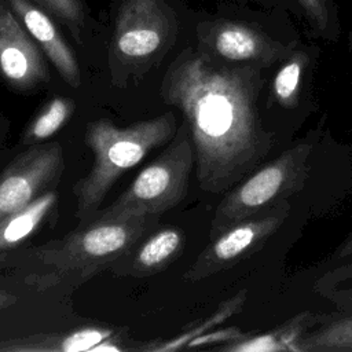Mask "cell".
Here are the masks:
<instances>
[{
    "instance_id": "1",
    "label": "cell",
    "mask_w": 352,
    "mask_h": 352,
    "mask_svg": "<svg viewBox=\"0 0 352 352\" xmlns=\"http://www.w3.org/2000/svg\"><path fill=\"white\" fill-rule=\"evenodd\" d=\"M263 70L186 48L164 73L161 100L184 117L197 182L206 192L231 190L257 169L275 146V136L264 128L258 111Z\"/></svg>"
},
{
    "instance_id": "2",
    "label": "cell",
    "mask_w": 352,
    "mask_h": 352,
    "mask_svg": "<svg viewBox=\"0 0 352 352\" xmlns=\"http://www.w3.org/2000/svg\"><path fill=\"white\" fill-rule=\"evenodd\" d=\"M160 227V214L106 216L95 212L59 239L26 249L32 268L23 282L37 292H73L109 270Z\"/></svg>"
},
{
    "instance_id": "3",
    "label": "cell",
    "mask_w": 352,
    "mask_h": 352,
    "mask_svg": "<svg viewBox=\"0 0 352 352\" xmlns=\"http://www.w3.org/2000/svg\"><path fill=\"white\" fill-rule=\"evenodd\" d=\"M177 131L173 111L118 126L109 118L92 120L85 126L84 142L92 151V166L72 187L76 219L84 221L102 205L120 177L138 165L151 150L168 143Z\"/></svg>"
},
{
    "instance_id": "4",
    "label": "cell",
    "mask_w": 352,
    "mask_h": 352,
    "mask_svg": "<svg viewBox=\"0 0 352 352\" xmlns=\"http://www.w3.org/2000/svg\"><path fill=\"white\" fill-rule=\"evenodd\" d=\"M177 32V16L165 0H122L107 55L111 84H139L175 45Z\"/></svg>"
},
{
    "instance_id": "5",
    "label": "cell",
    "mask_w": 352,
    "mask_h": 352,
    "mask_svg": "<svg viewBox=\"0 0 352 352\" xmlns=\"http://www.w3.org/2000/svg\"><path fill=\"white\" fill-rule=\"evenodd\" d=\"M194 165L192 142L183 120L160 155L110 205L96 212L106 216H161L186 198Z\"/></svg>"
},
{
    "instance_id": "6",
    "label": "cell",
    "mask_w": 352,
    "mask_h": 352,
    "mask_svg": "<svg viewBox=\"0 0 352 352\" xmlns=\"http://www.w3.org/2000/svg\"><path fill=\"white\" fill-rule=\"evenodd\" d=\"M312 147L311 142H301L289 147L228 190L216 206L209 238L212 239L228 227L301 190L308 177V158Z\"/></svg>"
},
{
    "instance_id": "7",
    "label": "cell",
    "mask_w": 352,
    "mask_h": 352,
    "mask_svg": "<svg viewBox=\"0 0 352 352\" xmlns=\"http://www.w3.org/2000/svg\"><path fill=\"white\" fill-rule=\"evenodd\" d=\"M197 50L226 63L268 69L280 63L297 41H282L260 25L231 18H217L197 26Z\"/></svg>"
},
{
    "instance_id": "8",
    "label": "cell",
    "mask_w": 352,
    "mask_h": 352,
    "mask_svg": "<svg viewBox=\"0 0 352 352\" xmlns=\"http://www.w3.org/2000/svg\"><path fill=\"white\" fill-rule=\"evenodd\" d=\"M289 209L287 199L276 201L254 216L217 234L184 271L183 279L190 282L202 280L252 256L261 249L285 223L289 216Z\"/></svg>"
},
{
    "instance_id": "9",
    "label": "cell",
    "mask_w": 352,
    "mask_h": 352,
    "mask_svg": "<svg viewBox=\"0 0 352 352\" xmlns=\"http://www.w3.org/2000/svg\"><path fill=\"white\" fill-rule=\"evenodd\" d=\"M65 172L59 142L26 147L0 172V221L47 191L56 190Z\"/></svg>"
},
{
    "instance_id": "10",
    "label": "cell",
    "mask_w": 352,
    "mask_h": 352,
    "mask_svg": "<svg viewBox=\"0 0 352 352\" xmlns=\"http://www.w3.org/2000/svg\"><path fill=\"white\" fill-rule=\"evenodd\" d=\"M0 78L22 94L40 89L51 80L44 52L6 0H0Z\"/></svg>"
},
{
    "instance_id": "11",
    "label": "cell",
    "mask_w": 352,
    "mask_h": 352,
    "mask_svg": "<svg viewBox=\"0 0 352 352\" xmlns=\"http://www.w3.org/2000/svg\"><path fill=\"white\" fill-rule=\"evenodd\" d=\"M6 1L56 69L62 80L74 89L80 88L81 72L78 62L73 50L56 28L54 18L32 0Z\"/></svg>"
},
{
    "instance_id": "12",
    "label": "cell",
    "mask_w": 352,
    "mask_h": 352,
    "mask_svg": "<svg viewBox=\"0 0 352 352\" xmlns=\"http://www.w3.org/2000/svg\"><path fill=\"white\" fill-rule=\"evenodd\" d=\"M180 227H158L120 257L109 271L120 278H148L169 268L184 252Z\"/></svg>"
},
{
    "instance_id": "13",
    "label": "cell",
    "mask_w": 352,
    "mask_h": 352,
    "mask_svg": "<svg viewBox=\"0 0 352 352\" xmlns=\"http://www.w3.org/2000/svg\"><path fill=\"white\" fill-rule=\"evenodd\" d=\"M58 204V192L51 190L0 221V265L44 228L55 224L59 216Z\"/></svg>"
},
{
    "instance_id": "14",
    "label": "cell",
    "mask_w": 352,
    "mask_h": 352,
    "mask_svg": "<svg viewBox=\"0 0 352 352\" xmlns=\"http://www.w3.org/2000/svg\"><path fill=\"white\" fill-rule=\"evenodd\" d=\"M109 326H85L70 331L36 333L0 340V352H82L120 334Z\"/></svg>"
},
{
    "instance_id": "15",
    "label": "cell",
    "mask_w": 352,
    "mask_h": 352,
    "mask_svg": "<svg viewBox=\"0 0 352 352\" xmlns=\"http://www.w3.org/2000/svg\"><path fill=\"white\" fill-rule=\"evenodd\" d=\"M315 47L297 44L292 52L278 63L270 87V99L285 110H294L301 98L302 82L316 56Z\"/></svg>"
},
{
    "instance_id": "16",
    "label": "cell",
    "mask_w": 352,
    "mask_h": 352,
    "mask_svg": "<svg viewBox=\"0 0 352 352\" xmlns=\"http://www.w3.org/2000/svg\"><path fill=\"white\" fill-rule=\"evenodd\" d=\"M319 323V318L309 312H302L297 318L279 326L270 333L249 337L248 334L236 341L219 346L220 351L230 352H272L293 351L297 340L311 327Z\"/></svg>"
},
{
    "instance_id": "17",
    "label": "cell",
    "mask_w": 352,
    "mask_h": 352,
    "mask_svg": "<svg viewBox=\"0 0 352 352\" xmlns=\"http://www.w3.org/2000/svg\"><path fill=\"white\" fill-rule=\"evenodd\" d=\"M307 330L296 342L294 352H352V314H341Z\"/></svg>"
},
{
    "instance_id": "18",
    "label": "cell",
    "mask_w": 352,
    "mask_h": 352,
    "mask_svg": "<svg viewBox=\"0 0 352 352\" xmlns=\"http://www.w3.org/2000/svg\"><path fill=\"white\" fill-rule=\"evenodd\" d=\"M76 103L69 96H52L32 117L21 135V144L29 147L48 142V139L60 131L72 118Z\"/></svg>"
},
{
    "instance_id": "19",
    "label": "cell",
    "mask_w": 352,
    "mask_h": 352,
    "mask_svg": "<svg viewBox=\"0 0 352 352\" xmlns=\"http://www.w3.org/2000/svg\"><path fill=\"white\" fill-rule=\"evenodd\" d=\"M246 301V290L238 292L235 296L228 298L227 301L221 302L219 308L208 318H205L202 322H197L194 326L191 324L188 329H184L179 336L166 340V341H153L148 344H143L138 346V349L142 351H153V352H166V351H177L182 348H186L190 341L197 338L198 336H202L210 329H214L221 322H224L227 318L232 316L234 314L239 312Z\"/></svg>"
},
{
    "instance_id": "20",
    "label": "cell",
    "mask_w": 352,
    "mask_h": 352,
    "mask_svg": "<svg viewBox=\"0 0 352 352\" xmlns=\"http://www.w3.org/2000/svg\"><path fill=\"white\" fill-rule=\"evenodd\" d=\"M296 3L315 36L337 41L341 25L334 0H296Z\"/></svg>"
},
{
    "instance_id": "21",
    "label": "cell",
    "mask_w": 352,
    "mask_h": 352,
    "mask_svg": "<svg viewBox=\"0 0 352 352\" xmlns=\"http://www.w3.org/2000/svg\"><path fill=\"white\" fill-rule=\"evenodd\" d=\"M47 11L55 21L69 29L74 40L81 44L85 26V7L82 0H32Z\"/></svg>"
},
{
    "instance_id": "22",
    "label": "cell",
    "mask_w": 352,
    "mask_h": 352,
    "mask_svg": "<svg viewBox=\"0 0 352 352\" xmlns=\"http://www.w3.org/2000/svg\"><path fill=\"white\" fill-rule=\"evenodd\" d=\"M246 334L243 331H241L236 327H231V329H224V330H210L202 336H198L197 338H194L192 341H190L187 344L186 348H195V346H204L208 344H213V342H232L236 341L242 337H245Z\"/></svg>"
},
{
    "instance_id": "23",
    "label": "cell",
    "mask_w": 352,
    "mask_h": 352,
    "mask_svg": "<svg viewBox=\"0 0 352 352\" xmlns=\"http://www.w3.org/2000/svg\"><path fill=\"white\" fill-rule=\"evenodd\" d=\"M336 258H345V257H352V232L351 235L344 241V243L340 246V249L334 254ZM344 271L348 276H352V261L344 267Z\"/></svg>"
},
{
    "instance_id": "24",
    "label": "cell",
    "mask_w": 352,
    "mask_h": 352,
    "mask_svg": "<svg viewBox=\"0 0 352 352\" xmlns=\"http://www.w3.org/2000/svg\"><path fill=\"white\" fill-rule=\"evenodd\" d=\"M16 301H18V297L15 294L4 292V290H0V311L14 305Z\"/></svg>"
},
{
    "instance_id": "25",
    "label": "cell",
    "mask_w": 352,
    "mask_h": 352,
    "mask_svg": "<svg viewBox=\"0 0 352 352\" xmlns=\"http://www.w3.org/2000/svg\"><path fill=\"white\" fill-rule=\"evenodd\" d=\"M349 47H351V52H352V29H351V33H349Z\"/></svg>"
},
{
    "instance_id": "26",
    "label": "cell",
    "mask_w": 352,
    "mask_h": 352,
    "mask_svg": "<svg viewBox=\"0 0 352 352\" xmlns=\"http://www.w3.org/2000/svg\"><path fill=\"white\" fill-rule=\"evenodd\" d=\"M1 132H3V125L0 124V135H1Z\"/></svg>"
}]
</instances>
